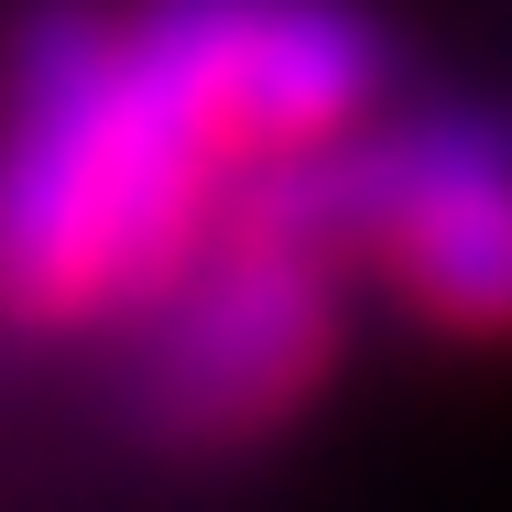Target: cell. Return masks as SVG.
Here are the masks:
<instances>
[{
    "label": "cell",
    "instance_id": "obj_3",
    "mask_svg": "<svg viewBox=\"0 0 512 512\" xmlns=\"http://www.w3.org/2000/svg\"><path fill=\"white\" fill-rule=\"evenodd\" d=\"M349 316H360V284L306 229L229 197L218 229L197 240V262L120 327L109 414L164 469L262 458L349 371Z\"/></svg>",
    "mask_w": 512,
    "mask_h": 512
},
{
    "label": "cell",
    "instance_id": "obj_2",
    "mask_svg": "<svg viewBox=\"0 0 512 512\" xmlns=\"http://www.w3.org/2000/svg\"><path fill=\"white\" fill-rule=\"evenodd\" d=\"M229 197L306 229L425 349H512V88H393Z\"/></svg>",
    "mask_w": 512,
    "mask_h": 512
},
{
    "label": "cell",
    "instance_id": "obj_4",
    "mask_svg": "<svg viewBox=\"0 0 512 512\" xmlns=\"http://www.w3.org/2000/svg\"><path fill=\"white\" fill-rule=\"evenodd\" d=\"M120 22L229 186L360 131L404 88V33L382 0H120Z\"/></svg>",
    "mask_w": 512,
    "mask_h": 512
},
{
    "label": "cell",
    "instance_id": "obj_1",
    "mask_svg": "<svg viewBox=\"0 0 512 512\" xmlns=\"http://www.w3.org/2000/svg\"><path fill=\"white\" fill-rule=\"evenodd\" d=\"M229 175L109 0H22L0 44V349H88L153 306Z\"/></svg>",
    "mask_w": 512,
    "mask_h": 512
}]
</instances>
